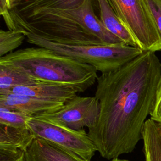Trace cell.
I'll list each match as a JSON object with an SVG mask.
<instances>
[{
  "mask_svg": "<svg viewBox=\"0 0 161 161\" xmlns=\"http://www.w3.org/2000/svg\"><path fill=\"white\" fill-rule=\"evenodd\" d=\"M96 80L99 114L88 134L99 155L111 160L132 152L142 140L161 82V63L155 52L143 51Z\"/></svg>",
  "mask_w": 161,
  "mask_h": 161,
  "instance_id": "1",
  "label": "cell"
},
{
  "mask_svg": "<svg viewBox=\"0 0 161 161\" xmlns=\"http://www.w3.org/2000/svg\"><path fill=\"white\" fill-rule=\"evenodd\" d=\"M0 65L41 82L72 86L79 92L92 86L98 77L92 65L40 47L19 49L0 57Z\"/></svg>",
  "mask_w": 161,
  "mask_h": 161,
  "instance_id": "2",
  "label": "cell"
},
{
  "mask_svg": "<svg viewBox=\"0 0 161 161\" xmlns=\"http://www.w3.org/2000/svg\"><path fill=\"white\" fill-rule=\"evenodd\" d=\"M29 43L48 48L94 67L101 74L113 70L133 60L143 50L123 42L104 45H67L54 43L25 33Z\"/></svg>",
  "mask_w": 161,
  "mask_h": 161,
  "instance_id": "3",
  "label": "cell"
},
{
  "mask_svg": "<svg viewBox=\"0 0 161 161\" xmlns=\"http://www.w3.org/2000/svg\"><path fill=\"white\" fill-rule=\"evenodd\" d=\"M123 26L143 51L161 50V40L147 0H108Z\"/></svg>",
  "mask_w": 161,
  "mask_h": 161,
  "instance_id": "4",
  "label": "cell"
},
{
  "mask_svg": "<svg viewBox=\"0 0 161 161\" xmlns=\"http://www.w3.org/2000/svg\"><path fill=\"white\" fill-rule=\"evenodd\" d=\"M26 125L36 137L52 142L80 157L91 161L97 148L88 133L74 130L38 118L31 117Z\"/></svg>",
  "mask_w": 161,
  "mask_h": 161,
  "instance_id": "5",
  "label": "cell"
},
{
  "mask_svg": "<svg viewBox=\"0 0 161 161\" xmlns=\"http://www.w3.org/2000/svg\"><path fill=\"white\" fill-rule=\"evenodd\" d=\"M99 114V104L95 97L76 96L64 103L58 111L36 116L50 122L74 130L84 127L91 128L96 124Z\"/></svg>",
  "mask_w": 161,
  "mask_h": 161,
  "instance_id": "6",
  "label": "cell"
},
{
  "mask_svg": "<svg viewBox=\"0 0 161 161\" xmlns=\"http://www.w3.org/2000/svg\"><path fill=\"white\" fill-rule=\"evenodd\" d=\"M64 104L62 102L13 92L0 94V106L24 113L31 117L55 112Z\"/></svg>",
  "mask_w": 161,
  "mask_h": 161,
  "instance_id": "7",
  "label": "cell"
},
{
  "mask_svg": "<svg viewBox=\"0 0 161 161\" xmlns=\"http://www.w3.org/2000/svg\"><path fill=\"white\" fill-rule=\"evenodd\" d=\"M26 161H89L57 144L36 137L25 152Z\"/></svg>",
  "mask_w": 161,
  "mask_h": 161,
  "instance_id": "8",
  "label": "cell"
},
{
  "mask_svg": "<svg viewBox=\"0 0 161 161\" xmlns=\"http://www.w3.org/2000/svg\"><path fill=\"white\" fill-rule=\"evenodd\" d=\"M11 92L65 103L79 92L72 86L42 82L33 86L15 87Z\"/></svg>",
  "mask_w": 161,
  "mask_h": 161,
  "instance_id": "9",
  "label": "cell"
},
{
  "mask_svg": "<svg viewBox=\"0 0 161 161\" xmlns=\"http://www.w3.org/2000/svg\"><path fill=\"white\" fill-rule=\"evenodd\" d=\"M96 2L99 18L105 28L125 44L138 47L133 37L118 19L108 0H96Z\"/></svg>",
  "mask_w": 161,
  "mask_h": 161,
  "instance_id": "10",
  "label": "cell"
},
{
  "mask_svg": "<svg viewBox=\"0 0 161 161\" xmlns=\"http://www.w3.org/2000/svg\"><path fill=\"white\" fill-rule=\"evenodd\" d=\"M145 161H161V124L147 119L142 131Z\"/></svg>",
  "mask_w": 161,
  "mask_h": 161,
  "instance_id": "11",
  "label": "cell"
},
{
  "mask_svg": "<svg viewBox=\"0 0 161 161\" xmlns=\"http://www.w3.org/2000/svg\"><path fill=\"white\" fill-rule=\"evenodd\" d=\"M35 138L28 126L13 127L0 124V147L16 148L26 152Z\"/></svg>",
  "mask_w": 161,
  "mask_h": 161,
  "instance_id": "12",
  "label": "cell"
},
{
  "mask_svg": "<svg viewBox=\"0 0 161 161\" xmlns=\"http://www.w3.org/2000/svg\"><path fill=\"white\" fill-rule=\"evenodd\" d=\"M84 0H15L10 10L23 15L37 9H69L80 6Z\"/></svg>",
  "mask_w": 161,
  "mask_h": 161,
  "instance_id": "13",
  "label": "cell"
},
{
  "mask_svg": "<svg viewBox=\"0 0 161 161\" xmlns=\"http://www.w3.org/2000/svg\"><path fill=\"white\" fill-rule=\"evenodd\" d=\"M42 82H43L26 73L0 65V94L10 93L15 87L33 86Z\"/></svg>",
  "mask_w": 161,
  "mask_h": 161,
  "instance_id": "14",
  "label": "cell"
},
{
  "mask_svg": "<svg viewBox=\"0 0 161 161\" xmlns=\"http://www.w3.org/2000/svg\"><path fill=\"white\" fill-rule=\"evenodd\" d=\"M26 38L25 33L19 29L0 30V57L5 56L19 47Z\"/></svg>",
  "mask_w": 161,
  "mask_h": 161,
  "instance_id": "15",
  "label": "cell"
},
{
  "mask_svg": "<svg viewBox=\"0 0 161 161\" xmlns=\"http://www.w3.org/2000/svg\"><path fill=\"white\" fill-rule=\"evenodd\" d=\"M30 118L24 113L0 106V124L13 127H25L27 126L26 121Z\"/></svg>",
  "mask_w": 161,
  "mask_h": 161,
  "instance_id": "16",
  "label": "cell"
},
{
  "mask_svg": "<svg viewBox=\"0 0 161 161\" xmlns=\"http://www.w3.org/2000/svg\"><path fill=\"white\" fill-rule=\"evenodd\" d=\"M0 161H26L25 152L7 147H0Z\"/></svg>",
  "mask_w": 161,
  "mask_h": 161,
  "instance_id": "17",
  "label": "cell"
},
{
  "mask_svg": "<svg viewBox=\"0 0 161 161\" xmlns=\"http://www.w3.org/2000/svg\"><path fill=\"white\" fill-rule=\"evenodd\" d=\"M147 1L157 30L161 40V0Z\"/></svg>",
  "mask_w": 161,
  "mask_h": 161,
  "instance_id": "18",
  "label": "cell"
},
{
  "mask_svg": "<svg viewBox=\"0 0 161 161\" xmlns=\"http://www.w3.org/2000/svg\"><path fill=\"white\" fill-rule=\"evenodd\" d=\"M0 14L3 16L8 30L16 29L6 0H0Z\"/></svg>",
  "mask_w": 161,
  "mask_h": 161,
  "instance_id": "19",
  "label": "cell"
},
{
  "mask_svg": "<svg viewBox=\"0 0 161 161\" xmlns=\"http://www.w3.org/2000/svg\"><path fill=\"white\" fill-rule=\"evenodd\" d=\"M150 118L161 124V82L158 90L155 107L150 114Z\"/></svg>",
  "mask_w": 161,
  "mask_h": 161,
  "instance_id": "20",
  "label": "cell"
},
{
  "mask_svg": "<svg viewBox=\"0 0 161 161\" xmlns=\"http://www.w3.org/2000/svg\"><path fill=\"white\" fill-rule=\"evenodd\" d=\"M110 161H130L128 160H123V159H119L118 158H114L113 159L110 160Z\"/></svg>",
  "mask_w": 161,
  "mask_h": 161,
  "instance_id": "21",
  "label": "cell"
},
{
  "mask_svg": "<svg viewBox=\"0 0 161 161\" xmlns=\"http://www.w3.org/2000/svg\"><path fill=\"white\" fill-rule=\"evenodd\" d=\"M15 1V0H9V9H11V6H12V4H13V3Z\"/></svg>",
  "mask_w": 161,
  "mask_h": 161,
  "instance_id": "22",
  "label": "cell"
},
{
  "mask_svg": "<svg viewBox=\"0 0 161 161\" xmlns=\"http://www.w3.org/2000/svg\"><path fill=\"white\" fill-rule=\"evenodd\" d=\"M7 1V3H8V6H9V0H6Z\"/></svg>",
  "mask_w": 161,
  "mask_h": 161,
  "instance_id": "23",
  "label": "cell"
}]
</instances>
